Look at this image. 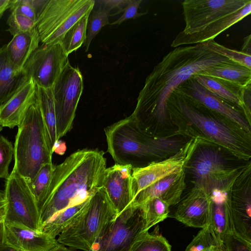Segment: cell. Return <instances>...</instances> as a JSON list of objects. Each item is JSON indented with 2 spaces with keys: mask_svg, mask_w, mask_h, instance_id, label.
<instances>
[{
  "mask_svg": "<svg viewBox=\"0 0 251 251\" xmlns=\"http://www.w3.org/2000/svg\"><path fill=\"white\" fill-rule=\"evenodd\" d=\"M55 165L52 163L44 164L40 168L33 180L28 183L40 211L44 205L52 179Z\"/></svg>",
  "mask_w": 251,
  "mask_h": 251,
  "instance_id": "cell-28",
  "label": "cell"
},
{
  "mask_svg": "<svg viewBox=\"0 0 251 251\" xmlns=\"http://www.w3.org/2000/svg\"><path fill=\"white\" fill-rule=\"evenodd\" d=\"M104 153L78 150L55 165L52 179L40 211L41 230L56 214L70 206L89 201L102 187L106 168Z\"/></svg>",
  "mask_w": 251,
  "mask_h": 251,
  "instance_id": "cell-3",
  "label": "cell"
},
{
  "mask_svg": "<svg viewBox=\"0 0 251 251\" xmlns=\"http://www.w3.org/2000/svg\"><path fill=\"white\" fill-rule=\"evenodd\" d=\"M8 31L13 36L18 34L31 30L36 27L37 23L21 14L11 13L8 18Z\"/></svg>",
  "mask_w": 251,
  "mask_h": 251,
  "instance_id": "cell-35",
  "label": "cell"
},
{
  "mask_svg": "<svg viewBox=\"0 0 251 251\" xmlns=\"http://www.w3.org/2000/svg\"><path fill=\"white\" fill-rule=\"evenodd\" d=\"M201 44L205 49L251 69V55L226 48L214 40L203 42Z\"/></svg>",
  "mask_w": 251,
  "mask_h": 251,
  "instance_id": "cell-33",
  "label": "cell"
},
{
  "mask_svg": "<svg viewBox=\"0 0 251 251\" xmlns=\"http://www.w3.org/2000/svg\"><path fill=\"white\" fill-rule=\"evenodd\" d=\"M0 251H19L12 246L9 245L5 243L0 245Z\"/></svg>",
  "mask_w": 251,
  "mask_h": 251,
  "instance_id": "cell-47",
  "label": "cell"
},
{
  "mask_svg": "<svg viewBox=\"0 0 251 251\" xmlns=\"http://www.w3.org/2000/svg\"><path fill=\"white\" fill-rule=\"evenodd\" d=\"M3 129V127L0 125V133Z\"/></svg>",
  "mask_w": 251,
  "mask_h": 251,
  "instance_id": "cell-49",
  "label": "cell"
},
{
  "mask_svg": "<svg viewBox=\"0 0 251 251\" xmlns=\"http://www.w3.org/2000/svg\"><path fill=\"white\" fill-rule=\"evenodd\" d=\"M23 68L9 59L6 45L0 48V106L5 102L28 80Z\"/></svg>",
  "mask_w": 251,
  "mask_h": 251,
  "instance_id": "cell-22",
  "label": "cell"
},
{
  "mask_svg": "<svg viewBox=\"0 0 251 251\" xmlns=\"http://www.w3.org/2000/svg\"><path fill=\"white\" fill-rule=\"evenodd\" d=\"M83 87V77L79 68L72 66L69 61L51 89L58 140L72 128Z\"/></svg>",
  "mask_w": 251,
  "mask_h": 251,
  "instance_id": "cell-12",
  "label": "cell"
},
{
  "mask_svg": "<svg viewBox=\"0 0 251 251\" xmlns=\"http://www.w3.org/2000/svg\"><path fill=\"white\" fill-rule=\"evenodd\" d=\"M132 172L131 166L116 163L105 170L102 187L118 214L134 199Z\"/></svg>",
  "mask_w": 251,
  "mask_h": 251,
  "instance_id": "cell-18",
  "label": "cell"
},
{
  "mask_svg": "<svg viewBox=\"0 0 251 251\" xmlns=\"http://www.w3.org/2000/svg\"><path fill=\"white\" fill-rule=\"evenodd\" d=\"M37 86L27 80L5 102L0 106V125L13 128L18 126L36 98Z\"/></svg>",
  "mask_w": 251,
  "mask_h": 251,
  "instance_id": "cell-20",
  "label": "cell"
},
{
  "mask_svg": "<svg viewBox=\"0 0 251 251\" xmlns=\"http://www.w3.org/2000/svg\"><path fill=\"white\" fill-rule=\"evenodd\" d=\"M7 207V201L3 192H0V223H4Z\"/></svg>",
  "mask_w": 251,
  "mask_h": 251,
  "instance_id": "cell-42",
  "label": "cell"
},
{
  "mask_svg": "<svg viewBox=\"0 0 251 251\" xmlns=\"http://www.w3.org/2000/svg\"><path fill=\"white\" fill-rule=\"evenodd\" d=\"M95 3L94 0H46L36 22L41 42L60 44L73 25L90 14Z\"/></svg>",
  "mask_w": 251,
  "mask_h": 251,
  "instance_id": "cell-9",
  "label": "cell"
},
{
  "mask_svg": "<svg viewBox=\"0 0 251 251\" xmlns=\"http://www.w3.org/2000/svg\"><path fill=\"white\" fill-rule=\"evenodd\" d=\"M204 251H226L224 244L214 245Z\"/></svg>",
  "mask_w": 251,
  "mask_h": 251,
  "instance_id": "cell-46",
  "label": "cell"
},
{
  "mask_svg": "<svg viewBox=\"0 0 251 251\" xmlns=\"http://www.w3.org/2000/svg\"><path fill=\"white\" fill-rule=\"evenodd\" d=\"M11 2L12 0H0V18L4 11L10 8Z\"/></svg>",
  "mask_w": 251,
  "mask_h": 251,
  "instance_id": "cell-44",
  "label": "cell"
},
{
  "mask_svg": "<svg viewBox=\"0 0 251 251\" xmlns=\"http://www.w3.org/2000/svg\"><path fill=\"white\" fill-rule=\"evenodd\" d=\"M111 10L106 6L100 4L98 10L93 11L92 14L89 15L85 42V51L88 50L91 41L101 29L104 26L109 24L108 18Z\"/></svg>",
  "mask_w": 251,
  "mask_h": 251,
  "instance_id": "cell-32",
  "label": "cell"
},
{
  "mask_svg": "<svg viewBox=\"0 0 251 251\" xmlns=\"http://www.w3.org/2000/svg\"><path fill=\"white\" fill-rule=\"evenodd\" d=\"M144 218L145 230L162 222L169 216L170 206L162 200L153 198L140 204Z\"/></svg>",
  "mask_w": 251,
  "mask_h": 251,
  "instance_id": "cell-29",
  "label": "cell"
},
{
  "mask_svg": "<svg viewBox=\"0 0 251 251\" xmlns=\"http://www.w3.org/2000/svg\"><path fill=\"white\" fill-rule=\"evenodd\" d=\"M36 97L39 104L52 153L58 140L56 132V119L54 99L51 89L37 86Z\"/></svg>",
  "mask_w": 251,
  "mask_h": 251,
  "instance_id": "cell-26",
  "label": "cell"
},
{
  "mask_svg": "<svg viewBox=\"0 0 251 251\" xmlns=\"http://www.w3.org/2000/svg\"><path fill=\"white\" fill-rule=\"evenodd\" d=\"M7 201L4 223L42 231L40 211L27 180L13 169L3 192Z\"/></svg>",
  "mask_w": 251,
  "mask_h": 251,
  "instance_id": "cell-11",
  "label": "cell"
},
{
  "mask_svg": "<svg viewBox=\"0 0 251 251\" xmlns=\"http://www.w3.org/2000/svg\"><path fill=\"white\" fill-rule=\"evenodd\" d=\"M199 141L197 138L190 139L174 155L143 167L133 168L134 198L140 191L156 181L184 169Z\"/></svg>",
  "mask_w": 251,
  "mask_h": 251,
  "instance_id": "cell-14",
  "label": "cell"
},
{
  "mask_svg": "<svg viewBox=\"0 0 251 251\" xmlns=\"http://www.w3.org/2000/svg\"><path fill=\"white\" fill-rule=\"evenodd\" d=\"M90 14H87L78 21L65 35L60 45L68 56L85 43Z\"/></svg>",
  "mask_w": 251,
  "mask_h": 251,
  "instance_id": "cell-30",
  "label": "cell"
},
{
  "mask_svg": "<svg viewBox=\"0 0 251 251\" xmlns=\"http://www.w3.org/2000/svg\"><path fill=\"white\" fill-rule=\"evenodd\" d=\"M217 244H224V242L217 238L209 224L201 229L184 251H204Z\"/></svg>",
  "mask_w": 251,
  "mask_h": 251,
  "instance_id": "cell-34",
  "label": "cell"
},
{
  "mask_svg": "<svg viewBox=\"0 0 251 251\" xmlns=\"http://www.w3.org/2000/svg\"><path fill=\"white\" fill-rule=\"evenodd\" d=\"M241 109L248 122L251 124V85L241 88Z\"/></svg>",
  "mask_w": 251,
  "mask_h": 251,
  "instance_id": "cell-40",
  "label": "cell"
},
{
  "mask_svg": "<svg viewBox=\"0 0 251 251\" xmlns=\"http://www.w3.org/2000/svg\"><path fill=\"white\" fill-rule=\"evenodd\" d=\"M176 89L237 124L251 134V124L241 109L210 92L193 76L182 82Z\"/></svg>",
  "mask_w": 251,
  "mask_h": 251,
  "instance_id": "cell-17",
  "label": "cell"
},
{
  "mask_svg": "<svg viewBox=\"0 0 251 251\" xmlns=\"http://www.w3.org/2000/svg\"><path fill=\"white\" fill-rule=\"evenodd\" d=\"M197 75L220 78L240 88L251 83V69L233 61L215 66Z\"/></svg>",
  "mask_w": 251,
  "mask_h": 251,
  "instance_id": "cell-25",
  "label": "cell"
},
{
  "mask_svg": "<svg viewBox=\"0 0 251 251\" xmlns=\"http://www.w3.org/2000/svg\"><path fill=\"white\" fill-rule=\"evenodd\" d=\"M238 160L221 147L199 141L186 163L185 172L194 187L211 194L216 189L231 188L248 164L240 165L236 163Z\"/></svg>",
  "mask_w": 251,
  "mask_h": 251,
  "instance_id": "cell-7",
  "label": "cell"
},
{
  "mask_svg": "<svg viewBox=\"0 0 251 251\" xmlns=\"http://www.w3.org/2000/svg\"><path fill=\"white\" fill-rule=\"evenodd\" d=\"M14 157V146L12 143L0 135V179L9 176V167Z\"/></svg>",
  "mask_w": 251,
  "mask_h": 251,
  "instance_id": "cell-36",
  "label": "cell"
},
{
  "mask_svg": "<svg viewBox=\"0 0 251 251\" xmlns=\"http://www.w3.org/2000/svg\"><path fill=\"white\" fill-rule=\"evenodd\" d=\"M130 251H171V246L162 235L143 232Z\"/></svg>",
  "mask_w": 251,
  "mask_h": 251,
  "instance_id": "cell-31",
  "label": "cell"
},
{
  "mask_svg": "<svg viewBox=\"0 0 251 251\" xmlns=\"http://www.w3.org/2000/svg\"><path fill=\"white\" fill-rule=\"evenodd\" d=\"M104 132L107 151L116 164L132 169L174 155L190 139L179 135H150L138 128L131 115L108 126Z\"/></svg>",
  "mask_w": 251,
  "mask_h": 251,
  "instance_id": "cell-4",
  "label": "cell"
},
{
  "mask_svg": "<svg viewBox=\"0 0 251 251\" xmlns=\"http://www.w3.org/2000/svg\"><path fill=\"white\" fill-rule=\"evenodd\" d=\"M144 231L142 207L131 203L107 224L92 251H130Z\"/></svg>",
  "mask_w": 251,
  "mask_h": 251,
  "instance_id": "cell-10",
  "label": "cell"
},
{
  "mask_svg": "<svg viewBox=\"0 0 251 251\" xmlns=\"http://www.w3.org/2000/svg\"><path fill=\"white\" fill-rule=\"evenodd\" d=\"M184 169L162 178L142 190L134 197L131 203L140 205L148 200L158 198L170 206L178 204L186 187Z\"/></svg>",
  "mask_w": 251,
  "mask_h": 251,
  "instance_id": "cell-21",
  "label": "cell"
},
{
  "mask_svg": "<svg viewBox=\"0 0 251 251\" xmlns=\"http://www.w3.org/2000/svg\"><path fill=\"white\" fill-rule=\"evenodd\" d=\"M117 215L102 187L80 214L57 237V241L74 250L92 251L107 224Z\"/></svg>",
  "mask_w": 251,
  "mask_h": 251,
  "instance_id": "cell-8",
  "label": "cell"
},
{
  "mask_svg": "<svg viewBox=\"0 0 251 251\" xmlns=\"http://www.w3.org/2000/svg\"><path fill=\"white\" fill-rule=\"evenodd\" d=\"M11 13L21 14L37 22V16L32 0H12Z\"/></svg>",
  "mask_w": 251,
  "mask_h": 251,
  "instance_id": "cell-37",
  "label": "cell"
},
{
  "mask_svg": "<svg viewBox=\"0 0 251 251\" xmlns=\"http://www.w3.org/2000/svg\"><path fill=\"white\" fill-rule=\"evenodd\" d=\"M223 242L226 251H251V243L233 235L226 236Z\"/></svg>",
  "mask_w": 251,
  "mask_h": 251,
  "instance_id": "cell-39",
  "label": "cell"
},
{
  "mask_svg": "<svg viewBox=\"0 0 251 251\" xmlns=\"http://www.w3.org/2000/svg\"><path fill=\"white\" fill-rule=\"evenodd\" d=\"M233 235L251 243V163L234 181L230 191Z\"/></svg>",
  "mask_w": 251,
  "mask_h": 251,
  "instance_id": "cell-15",
  "label": "cell"
},
{
  "mask_svg": "<svg viewBox=\"0 0 251 251\" xmlns=\"http://www.w3.org/2000/svg\"><path fill=\"white\" fill-rule=\"evenodd\" d=\"M61 45L42 44L31 54L23 69L36 86L52 89L69 61Z\"/></svg>",
  "mask_w": 251,
  "mask_h": 251,
  "instance_id": "cell-13",
  "label": "cell"
},
{
  "mask_svg": "<svg viewBox=\"0 0 251 251\" xmlns=\"http://www.w3.org/2000/svg\"><path fill=\"white\" fill-rule=\"evenodd\" d=\"M173 217L190 227L203 228L211 220L212 201L211 194L193 187L180 200Z\"/></svg>",
  "mask_w": 251,
  "mask_h": 251,
  "instance_id": "cell-16",
  "label": "cell"
},
{
  "mask_svg": "<svg viewBox=\"0 0 251 251\" xmlns=\"http://www.w3.org/2000/svg\"><path fill=\"white\" fill-rule=\"evenodd\" d=\"M89 201L70 206L59 212L43 226L42 231L56 238L63 230L73 222L85 209Z\"/></svg>",
  "mask_w": 251,
  "mask_h": 251,
  "instance_id": "cell-27",
  "label": "cell"
},
{
  "mask_svg": "<svg viewBox=\"0 0 251 251\" xmlns=\"http://www.w3.org/2000/svg\"><path fill=\"white\" fill-rule=\"evenodd\" d=\"M181 4L185 26L172 47L214 40L251 12V0H185Z\"/></svg>",
  "mask_w": 251,
  "mask_h": 251,
  "instance_id": "cell-5",
  "label": "cell"
},
{
  "mask_svg": "<svg viewBox=\"0 0 251 251\" xmlns=\"http://www.w3.org/2000/svg\"><path fill=\"white\" fill-rule=\"evenodd\" d=\"M141 2L142 0H129L126 6L122 10V12H124L123 14L110 25H121L126 21L135 19L146 14L147 12L139 13L138 12Z\"/></svg>",
  "mask_w": 251,
  "mask_h": 251,
  "instance_id": "cell-38",
  "label": "cell"
},
{
  "mask_svg": "<svg viewBox=\"0 0 251 251\" xmlns=\"http://www.w3.org/2000/svg\"><path fill=\"white\" fill-rule=\"evenodd\" d=\"M175 134L221 147L238 159L251 158V134L237 124L176 89L166 104Z\"/></svg>",
  "mask_w": 251,
  "mask_h": 251,
  "instance_id": "cell-2",
  "label": "cell"
},
{
  "mask_svg": "<svg viewBox=\"0 0 251 251\" xmlns=\"http://www.w3.org/2000/svg\"><path fill=\"white\" fill-rule=\"evenodd\" d=\"M40 41L37 27L15 35L6 45L9 59L17 66L23 68L31 54L39 47Z\"/></svg>",
  "mask_w": 251,
  "mask_h": 251,
  "instance_id": "cell-23",
  "label": "cell"
},
{
  "mask_svg": "<svg viewBox=\"0 0 251 251\" xmlns=\"http://www.w3.org/2000/svg\"><path fill=\"white\" fill-rule=\"evenodd\" d=\"M18 127L13 169L29 183L43 165L52 163L53 154L37 97Z\"/></svg>",
  "mask_w": 251,
  "mask_h": 251,
  "instance_id": "cell-6",
  "label": "cell"
},
{
  "mask_svg": "<svg viewBox=\"0 0 251 251\" xmlns=\"http://www.w3.org/2000/svg\"><path fill=\"white\" fill-rule=\"evenodd\" d=\"M4 242V223H0V245Z\"/></svg>",
  "mask_w": 251,
  "mask_h": 251,
  "instance_id": "cell-48",
  "label": "cell"
},
{
  "mask_svg": "<svg viewBox=\"0 0 251 251\" xmlns=\"http://www.w3.org/2000/svg\"><path fill=\"white\" fill-rule=\"evenodd\" d=\"M251 36L249 35L244 38L243 44L241 51L249 55H251Z\"/></svg>",
  "mask_w": 251,
  "mask_h": 251,
  "instance_id": "cell-43",
  "label": "cell"
},
{
  "mask_svg": "<svg viewBox=\"0 0 251 251\" xmlns=\"http://www.w3.org/2000/svg\"><path fill=\"white\" fill-rule=\"evenodd\" d=\"M128 1L129 0H104L98 1V2L111 10L113 8H118L117 12L112 15H114L121 13L123 9V7L127 5Z\"/></svg>",
  "mask_w": 251,
  "mask_h": 251,
  "instance_id": "cell-41",
  "label": "cell"
},
{
  "mask_svg": "<svg viewBox=\"0 0 251 251\" xmlns=\"http://www.w3.org/2000/svg\"><path fill=\"white\" fill-rule=\"evenodd\" d=\"M192 76L210 92L242 110L240 100L242 88L216 77L197 74Z\"/></svg>",
  "mask_w": 251,
  "mask_h": 251,
  "instance_id": "cell-24",
  "label": "cell"
},
{
  "mask_svg": "<svg viewBox=\"0 0 251 251\" xmlns=\"http://www.w3.org/2000/svg\"><path fill=\"white\" fill-rule=\"evenodd\" d=\"M4 243L19 251H49L58 243L43 231L4 223Z\"/></svg>",
  "mask_w": 251,
  "mask_h": 251,
  "instance_id": "cell-19",
  "label": "cell"
},
{
  "mask_svg": "<svg viewBox=\"0 0 251 251\" xmlns=\"http://www.w3.org/2000/svg\"><path fill=\"white\" fill-rule=\"evenodd\" d=\"M49 251H80L74 250L69 247H66L61 244L58 243L55 246L53 247Z\"/></svg>",
  "mask_w": 251,
  "mask_h": 251,
  "instance_id": "cell-45",
  "label": "cell"
},
{
  "mask_svg": "<svg viewBox=\"0 0 251 251\" xmlns=\"http://www.w3.org/2000/svg\"><path fill=\"white\" fill-rule=\"evenodd\" d=\"M232 61L201 44L178 47L166 54L146 77L131 115L138 128L153 136L175 135L166 104L172 93L199 73Z\"/></svg>",
  "mask_w": 251,
  "mask_h": 251,
  "instance_id": "cell-1",
  "label": "cell"
}]
</instances>
